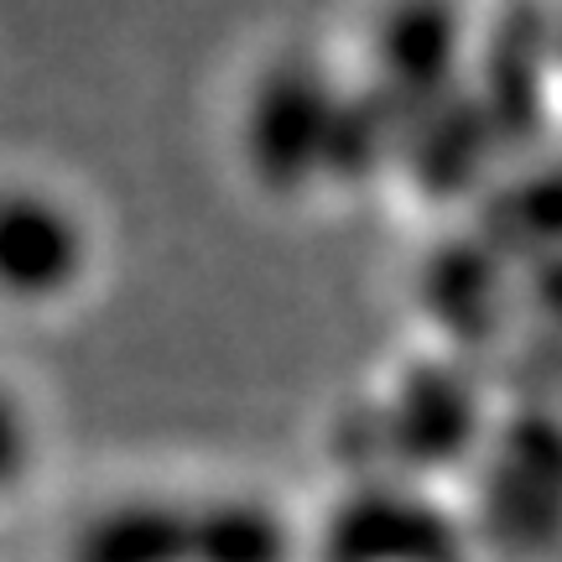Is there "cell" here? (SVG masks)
<instances>
[{"label": "cell", "mask_w": 562, "mask_h": 562, "mask_svg": "<svg viewBox=\"0 0 562 562\" xmlns=\"http://www.w3.org/2000/svg\"><path fill=\"white\" fill-rule=\"evenodd\" d=\"M74 562H292V531L250 495H131L89 516Z\"/></svg>", "instance_id": "cell-1"}, {"label": "cell", "mask_w": 562, "mask_h": 562, "mask_svg": "<svg viewBox=\"0 0 562 562\" xmlns=\"http://www.w3.org/2000/svg\"><path fill=\"white\" fill-rule=\"evenodd\" d=\"M100 229L68 188L42 178L0 182V302L26 318L58 313L100 271Z\"/></svg>", "instance_id": "cell-2"}, {"label": "cell", "mask_w": 562, "mask_h": 562, "mask_svg": "<svg viewBox=\"0 0 562 562\" xmlns=\"http://www.w3.org/2000/svg\"><path fill=\"white\" fill-rule=\"evenodd\" d=\"M339 89L307 63H271L245 104V157L266 188H297L339 161Z\"/></svg>", "instance_id": "cell-3"}, {"label": "cell", "mask_w": 562, "mask_h": 562, "mask_svg": "<svg viewBox=\"0 0 562 562\" xmlns=\"http://www.w3.org/2000/svg\"><path fill=\"white\" fill-rule=\"evenodd\" d=\"M334 562H459V537L427 505L381 495L334 526Z\"/></svg>", "instance_id": "cell-4"}, {"label": "cell", "mask_w": 562, "mask_h": 562, "mask_svg": "<svg viewBox=\"0 0 562 562\" xmlns=\"http://www.w3.org/2000/svg\"><path fill=\"white\" fill-rule=\"evenodd\" d=\"M490 531L516 552H537L562 531V448H516L490 484Z\"/></svg>", "instance_id": "cell-5"}, {"label": "cell", "mask_w": 562, "mask_h": 562, "mask_svg": "<svg viewBox=\"0 0 562 562\" xmlns=\"http://www.w3.org/2000/svg\"><path fill=\"white\" fill-rule=\"evenodd\" d=\"M42 463V422L26 391L0 375V501H16L37 480Z\"/></svg>", "instance_id": "cell-6"}]
</instances>
